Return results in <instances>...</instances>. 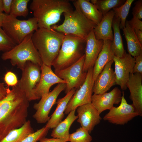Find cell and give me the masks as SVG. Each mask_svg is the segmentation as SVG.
Instances as JSON below:
<instances>
[{
    "label": "cell",
    "mask_w": 142,
    "mask_h": 142,
    "mask_svg": "<svg viewBox=\"0 0 142 142\" xmlns=\"http://www.w3.org/2000/svg\"><path fill=\"white\" fill-rule=\"evenodd\" d=\"M13 0H2L3 11L8 15L10 12Z\"/></svg>",
    "instance_id": "obj_38"
},
{
    "label": "cell",
    "mask_w": 142,
    "mask_h": 142,
    "mask_svg": "<svg viewBox=\"0 0 142 142\" xmlns=\"http://www.w3.org/2000/svg\"><path fill=\"white\" fill-rule=\"evenodd\" d=\"M134 58L135 64L133 68V73L142 74V54Z\"/></svg>",
    "instance_id": "obj_36"
},
{
    "label": "cell",
    "mask_w": 142,
    "mask_h": 142,
    "mask_svg": "<svg viewBox=\"0 0 142 142\" xmlns=\"http://www.w3.org/2000/svg\"><path fill=\"white\" fill-rule=\"evenodd\" d=\"M113 60L115 64V84L119 85L123 90H125L130 74L133 73L135 58L125 52L122 57L115 56Z\"/></svg>",
    "instance_id": "obj_13"
},
{
    "label": "cell",
    "mask_w": 142,
    "mask_h": 142,
    "mask_svg": "<svg viewBox=\"0 0 142 142\" xmlns=\"http://www.w3.org/2000/svg\"><path fill=\"white\" fill-rule=\"evenodd\" d=\"M7 15L3 12L0 13V28H2L3 23Z\"/></svg>",
    "instance_id": "obj_41"
},
{
    "label": "cell",
    "mask_w": 142,
    "mask_h": 142,
    "mask_svg": "<svg viewBox=\"0 0 142 142\" xmlns=\"http://www.w3.org/2000/svg\"><path fill=\"white\" fill-rule=\"evenodd\" d=\"M65 34L52 28H38L32 34V39L43 63L50 67L57 57Z\"/></svg>",
    "instance_id": "obj_3"
},
{
    "label": "cell",
    "mask_w": 142,
    "mask_h": 142,
    "mask_svg": "<svg viewBox=\"0 0 142 142\" xmlns=\"http://www.w3.org/2000/svg\"><path fill=\"white\" fill-rule=\"evenodd\" d=\"M142 74H130L127 87L130 92V98L139 116H142Z\"/></svg>",
    "instance_id": "obj_19"
},
{
    "label": "cell",
    "mask_w": 142,
    "mask_h": 142,
    "mask_svg": "<svg viewBox=\"0 0 142 142\" xmlns=\"http://www.w3.org/2000/svg\"><path fill=\"white\" fill-rule=\"evenodd\" d=\"M114 15L113 10H110L103 16L100 22L94 28V35L97 39L113 40V34L112 29V23Z\"/></svg>",
    "instance_id": "obj_20"
},
{
    "label": "cell",
    "mask_w": 142,
    "mask_h": 142,
    "mask_svg": "<svg viewBox=\"0 0 142 142\" xmlns=\"http://www.w3.org/2000/svg\"><path fill=\"white\" fill-rule=\"evenodd\" d=\"M134 1V0H126L120 6L113 9L114 13V16L120 19V29H122L125 27L126 17L131 5Z\"/></svg>",
    "instance_id": "obj_30"
},
{
    "label": "cell",
    "mask_w": 142,
    "mask_h": 142,
    "mask_svg": "<svg viewBox=\"0 0 142 142\" xmlns=\"http://www.w3.org/2000/svg\"><path fill=\"white\" fill-rule=\"evenodd\" d=\"M49 129L45 126L30 134L21 142H37L45 137Z\"/></svg>",
    "instance_id": "obj_33"
},
{
    "label": "cell",
    "mask_w": 142,
    "mask_h": 142,
    "mask_svg": "<svg viewBox=\"0 0 142 142\" xmlns=\"http://www.w3.org/2000/svg\"><path fill=\"white\" fill-rule=\"evenodd\" d=\"M33 33L27 36L21 43L12 49L4 52L1 56L2 59L10 60L13 66H17L22 71L24 68L28 61L40 66L43 63L32 40Z\"/></svg>",
    "instance_id": "obj_6"
},
{
    "label": "cell",
    "mask_w": 142,
    "mask_h": 142,
    "mask_svg": "<svg viewBox=\"0 0 142 142\" xmlns=\"http://www.w3.org/2000/svg\"><path fill=\"white\" fill-rule=\"evenodd\" d=\"M2 28L16 44H19L27 36L38 28L37 20L34 17L27 20H21L10 14L7 15Z\"/></svg>",
    "instance_id": "obj_7"
},
{
    "label": "cell",
    "mask_w": 142,
    "mask_h": 142,
    "mask_svg": "<svg viewBox=\"0 0 142 142\" xmlns=\"http://www.w3.org/2000/svg\"><path fill=\"white\" fill-rule=\"evenodd\" d=\"M30 8L37 20L38 28L48 29L60 20L62 14L73 10L67 0H33Z\"/></svg>",
    "instance_id": "obj_2"
},
{
    "label": "cell",
    "mask_w": 142,
    "mask_h": 142,
    "mask_svg": "<svg viewBox=\"0 0 142 142\" xmlns=\"http://www.w3.org/2000/svg\"><path fill=\"white\" fill-rule=\"evenodd\" d=\"M66 87L65 83L58 84L45 97L41 98L38 102L34 104L33 108L36 111L33 117L38 123H44L48 121L50 118L49 114L52 107L56 103L58 96L65 90Z\"/></svg>",
    "instance_id": "obj_10"
},
{
    "label": "cell",
    "mask_w": 142,
    "mask_h": 142,
    "mask_svg": "<svg viewBox=\"0 0 142 142\" xmlns=\"http://www.w3.org/2000/svg\"><path fill=\"white\" fill-rule=\"evenodd\" d=\"M139 116L132 104H128L122 93L120 105L113 106L103 117L104 120L117 125H124L135 117Z\"/></svg>",
    "instance_id": "obj_12"
},
{
    "label": "cell",
    "mask_w": 142,
    "mask_h": 142,
    "mask_svg": "<svg viewBox=\"0 0 142 142\" xmlns=\"http://www.w3.org/2000/svg\"><path fill=\"white\" fill-rule=\"evenodd\" d=\"M111 41L103 40L102 49L95 61L93 67V78L94 81L105 65L113 60L115 56L110 48Z\"/></svg>",
    "instance_id": "obj_22"
},
{
    "label": "cell",
    "mask_w": 142,
    "mask_h": 142,
    "mask_svg": "<svg viewBox=\"0 0 142 142\" xmlns=\"http://www.w3.org/2000/svg\"><path fill=\"white\" fill-rule=\"evenodd\" d=\"M122 93L118 87H115L110 92L102 94L92 95L91 103L100 114L104 111L110 110L114 104L121 102Z\"/></svg>",
    "instance_id": "obj_16"
},
{
    "label": "cell",
    "mask_w": 142,
    "mask_h": 142,
    "mask_svg": "<svg viewBox=\"0 0 142 142\" xmlns=\"http://www.w3.org/2000/svg\"><path fill=\"white\" fill-rule=\"evenodd\" d=\"M3 12L2 0H0V13Z\"/></svg>",
    "instance_id": "obj_42"
},
{
    "label": "cell",
    "mask_w": 142,
    "mask_h": 142,
    "mask_svg": "<svg viewBox=\"0 0 142 142\" xmlns=\"http://www.w3.org/2000/svg\"><path fill=\"white\" fill-rule=\"evenodd\" d=\"M29 0H13L10 14L16 17H26L28 14L27 4Z\"/></svg>",
    "instance_id": "obj_29"
},
{
    "label": "cell",
    "mask_w": 142,
    "mask_h": 142,
    "mask_svg": "<svg viewBox=\"0 0 142 142\" xmlns=\"http://www.w3.org/2000/svg\"><path fill=\"white\" fill-rule=\"evenodd\" d=\"M113 60L108 62L94 81L92 92L98 94L106 92L115 84V75L111 66Z\"/></svg>",
    "instance_id": "obj_18"
},
{
    "label": "cell",
    "mask_w": 142,
    "mask_h": 142,
    "mask_svg": "<svg viewBox=\"0 0 142 142\" xmlns=\"http://www.w3.org/2000/svg\"><path fill=\"white\" fill-rule=\"evenodd\" d=\"M4 80L8 87L16 86L18 81L16 75L14 73L10 71L7 72L5 74Z\"/></svg>",
    "instance_id": "obj_34"
},
{
    "label": "cell",
    "mask_w": 142,
    "mask_h": 142,
    "mask_svg": "<svg viewBox=\"0 0 142 142\" xmlns=\"http://www.w3.org/2000/svg\"><path fill=\"white\" fill-rule=\"evenodd\" d=\"M76 89L74 88L67 93L63 97L58 100L56 103L57 107L47 122L45 126L49 129H53L61 121L63 118L65 111L68 104L75 92Z\"/></svg>",
    "instance_id": "obj_21"
},
{
    "label": "cell",
    "mask_w": 142,
    "mask_h": 142,
    "mask_svg": "<svg viewBox=\"0 0 142 142\" xmlns=\"http://www.w3.org/2000/svg\"><path fill=\"white\" fill-rule=\"evenodd\" d=\"M39 142H64L59 139L53 138H48L45 137L43 138L39 141Z\"/></svg>",
    "instance_id": "obj_39"
},
{
    "label": "cell",
    "mask_w": 142,
    "mask_h": 142,
    "mask_svg": "<svg viewBox=\"0 0 142 142\" xmlns=\"http://www.w3.org/2000/svg\"><path fill=\"white\" fill-rule=\"evenodd\" d=\"M103 44V40H98L96 38L93 29L86 38L83 72H87L89 69L93 67L95 61L102 49Z\"/></svg>",
    "instance_id": "obj_17"
},
{
    "label": "cell",
    "mask_w": 142,
    "mask_h": 142,
    "mask_svg": "<svg viewBox=\"0 0 142 142\" xmlns=\"http://www.w3.org/2000/svg\"><path fill=\"white\" fill-rule=\"evenodd\" d=\"M41 77L39 82L34 90V93L38 100L45 97L49 93V89L54 84L65 83L53 72L51 67L43 63L40 66Z\"/></svg>",
    "instance_id": "obj_14"
},
{
    "label": "cell",
    "mask_w": 142,
    "mask_h": 142,
    "mask_svg": "<svg viewBox=\"0 0 142 142\" xmlns=\"http://www.w3.org/2000/svg\"><path fill=\"white\" fill-rule=\"evenodd\" d=\"M128 22L130 25L134 29H138L142 31V21L134 16Z\"/></svg>",
    "instance_id": "obj_37"
},
{
    "label": "cell",
    "mask_w": 142,
    "mask_h": 142,
    "mask_svg": "<svg viewBox=\"0 0 142 142\" xmlns=\"http://www.w3.org/2000/svg\"><path fill=\"white\" fill-rule=\"evenodd\" d=\"M77 109V121L81 127L90 133L95 126L100 122V114L91 103L79 106Z\"/></svg>",
    "instance_id": "obj_15"
},
{
    "label": "cell",
    "mask_w": 142,
    "mask_h": 142,
    "mask_svg": "<svg viewBox=\"0 0 142 142\" xmlns=\"http://www.w3.org/2000/svg\"><path fill=\"white\" fill-rule=\"evenodd\" d=\"M134 31L138 40L142 45V31L138 29H134Z\"/></svg>",
    "instance_id": "obj_40"
},
{
    "label": "cell",
    "mask_w": 142,
    "mask_h": 142,
    "mask_svg": "<svg viewBox=\"0 0 142 142\" xmlns=\"http://www.w3.org/2000/svg\"><path fill=\"white\" fill-rule=\"evenodd\" d=\"M85 59L84 54L77 61L65 69L55 70L54 73L66 82V94L72 89H79L84 82L87 72H83V68Z\"/></svg>",
    "instance_id": "obj_9"
},
{
    "label": "cell",
    "mask_w": 142,
    "mask_h": 142,
    "mask_svg": "<svg viewBox=\"0 0 142 142\" xmlns=\"http://www.w3.org/2000/svg\"><path fill=\"white\" fill-rule=\"evenodd\" d=\"M76 110L71 111L64 120L53 128L51 134L52 137L59 139L64 142L69 141V129L73 123L78 118V116L75 114Z\"/></svg>",
    "instance_id": "obj_23"
},
{
    "label": "cell",
    "mask_w": 142,
    "mask_h": 142,
    "mask_svg": "<svg viewBox=\"0 0 142 142\" xmlns=\"http://www.w3.org/2000/svg\"><path fill=\"white\" fill-rule=\"evenodd\" d=\"M120 18L114 16L112 23L113 31V38L111 41V50L115 57H121L126 52L123 46L120 28Z\"/></svg>",
    "instance_id": "obj_25"
},
{
    "label": "cell",
    "mask_w": 142,
    "mask_h": 142,
    "mask_svg": "<svg viewBox=\"0 0 142 142\" xmlns=\"http://www.w3.org/2000/svg\"><path fill=\"white\" fill-rule=\"evenodd\" d=\"M73 3L74 10L63 13V23L60 25H54L51 28L65 35L86 38L96 25L83 15L74 1Z\"/></svg>",
    "instance_id": "obj_5"
},
{
    "label": "cell",
    "mask_w": 142,
    "mask_h": 142,
    "mask_svg": "<svg viewBox=\"0 0 142 142\" xmlns=\"http://www.w3.org/2000/svg\"><path fill=\"white\" fill-rule=\"evenodd\" d=\"M7 35L2 28H0V52L8 51L17 45Z\"/></svg>",
    "instance_id": "obj_32"
},
{
    "label": "cell",
    "mask_w": 142,
    "mask_h": 142,
    "mask_svg": "<svg viewBox=\"0 0 142 142\" xmlns=\"http://www.w3.org/2000/svg\"><path fill=\"white\" fill-rule=\"evenodd\" d=\"M83 15L88 19L98 24L103 16L94 4L88 0H77L74 1Z\"/></svg>",
    "instance_id": "obj_26"
},
{
    "label": "cell",
    "mask_w": 142,
    "mask_h": 142,
    "mask_svg": "<svg viewBox=\"0 0 142 142\" xmlns=\"http://www.w3.org/2000/svg\"><path fill=\"white\" fill-rule=\"evenodd\" d=\"M126 40L129 54L134 58L142 54L141 45L135 34L134 29L126 21L125 27L122 29Z\"/></svg>",
    "instance_id": "obj_24"
},
{
    "label": "cell",
    "mask_w": 142,
    "mask_h": 142,
    "mask_svg": "<svg viewBox=\"0 0 142 142\" xmlns=\"http://www.w3.org/2000/svg\"><path fill=\"white\" fill-rule=\"evenodd\" d=\"M22 71L21 78L17 85L24 93L29 101L38 100L35 95L34 90L40 79V66L28 61Z\"/></svg>",
    "instance_id": "obj_8"
},
{
    "label": "cell",
    "mask_w": 142,
    "mask_h": 142,
    "mask_svg": "<svg viewBox=\"0 0 142 142\" xmlns=\"http://www.w3.org/2000/svg\"><path fill=\"white\" fill-rule=\"evenodd\" d=\"M125 1L124 0H91L90 1L104 16L111 9L122 5Z\"/></svg>",
    "instance_id": "obj_28"
},
{
    "label": "cell",
    "mask_w": 142,
    "mask_h": 142,
    "mask_svg": "<svg viewBox=\"0 0 142 142\" xmlns=\"http://www.w3.org/2000/svg\"><path fill=\"white\" fill-rule=\"evenodd\" d=\"M33 132L31 122L28 120L20 127L10 131L0 142H21Z\"/></svg>",
    "instance_id": "obj_27"
},
{
    "label": "cell",
    "mask_w": 142,
    "mask_h": 142,
    "mask_svg": "<svg viewBox=\"0 0 142 142\" xmlns=\"http://www.w3.org/2000/svg\"><path fill=\"white\" fill-rule=\"evenodd\" d=\"M86 38L71 34L65 35L58 54L52 65L55 70L73 64L84 54Z\"/></svg>",
    "instance_id": "obj_4"
},
{
    "label": "cell",
    "mask_w": 142,
    "mask_h": 142,
    "mask_svg": "<svg viewBox=\"0 0 142 142\" xmlns=\"http://www.w3.org/2000/svg\"><path fill=\"white\" fill-rule=\"evenodd\" d=\"M93 67L88 70L84 82L71 98L65 111V114H68L79 106L91 103L94 82L93 78Z\"/></svg>",
    "instance_id": "obj_11"
},
{
    "label": "cell",
    "mask_w": 142,
    "mask_h": 142,
    "mask_svg": "<svg viewBox=\"0 0 142 142\" xmlns=\"http://www.w3.org/2000/svg\"><path fill=\"white\" fill-rule=\"evenodd\" d=\"M92 140V138L88 132L81 127L69 135L70 142H91Z\"/></svg>",
    "instance_id": "obj_31"
},
{
    "label": "cell",
    "mask_w": 142,
    "mask_h": 142,
    "mask_svg": "<svg viewBox=\"0 0 142 142\" xmlns=\"http://www.w3.org/2000/svg\"><path fill=\"white\" fill-rule=\"evenodd\" d=\"M29 102L17 85L10 89L0 82V142L26 122Z\"/></svg>",
    "instance_id": "obj_1"
},
{
    "label": "cell",
    "mask_w": 142,
    "mask_h": 142,
    "mask_svg": "<svg viewBox=\"0 0 142 142\" xmlns=\"http://www.w3.org/2000/svg\"><path fill=\"white\" fill-rule=\"evenodd\" d=\"M132 14L140 20L142 18V0H139L135 3L132 8Z\"/></svg>",
    "instance_id": "obj_35"
}]
</instances>
